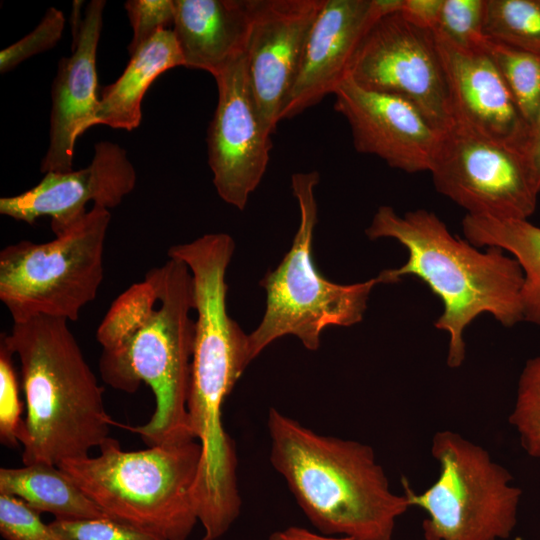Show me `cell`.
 I'll use <instances>...</instances> for the list:
<instances>
[{"mask_svg": "<svg viewBox=\"0 0 540 540\" xmlns=\"http://www.w3.org/2000/svg\"><path fill=\"white\" fill-rule=\"evenodd\" d=\"M192 309V274L183 261L169 258L114 300L96 332L103 348L102 380L126 393L145 383L154 394L150 420L125 426L148 447L196 440L187 413L195 336Z\"/></svg>", "mask_w": 540, "mask_h": 540, "instance_id": "cell-1", "label": "cell"}, {"mask_svg": "<svg viewBox=\"0 0 540 540\" xmlns=\"http://www.w3.org/2000/svg\"><path fill=\"white\" fill-rule=\"evenodd\" d=\"M365 233L370 240L395 239L408 252L401 267L380 272L385 284L412 275L442 301L443 312L434 325L449 335L450 368H458L464 362V332L479 315L489 313L506 327L524 320L523 271L517 260L502 249L489 247L479 251L452 235L444 222L424 209L401 216L391 206L382 205Z\"/></svg>", "mask_w": 540, "mask_h": 540, "instance_id": "cell-2", "label": "cell"}, {"mask_svg": "<svg viewBox=\"0 0 540 540\" xmlns=\"http://www.w3.org/2000/svg\"><path fill=\"white\" fill-rule=\"evenodd\" d=\"M270 462L320 534L354 540H391L410 507L391 491L373 448L318 434L270 408Z\"/></svg>", "mask_w": 540, "mask_h": 540, "instance_id": "cell-3", "label": "cell"}, {"mask_svg": "<svg viewBox=\"0 0 540 540\" xmlns=\"http://www.w3.org/2000/svg\"><path fill=\"white\" fill-rule=\"evenodd\" d=\"M62 318L38 315L13 322L1 340L20 361L26 416L19 443L24 465H58L89 455L115 422L107 414L103 387Z\"/></svg>", "mask_w": 540, "mask_h": 540, "instance_id": "cell-4", "label": "cell"}, {"mask_svg": "<svg viewBox=\"0 0 540 540\" xmlns=\"http://www.w3.org/2000/svg\"><path fill=\"white\" fill-rule=\"evenodd\" d=\"M200 457L197 440L123 451L108 437L99 455L57 466L109 519L166 540H187L198 522L193 488Z\"/></svg>", "mask_w": 540, "mask_h": 540, "instance_id": "cell-5", "label": "cell"}, {"mask_svg": "<svg viewBox=\"0 0 540 540\" xmlns=\"http://www.w3.org/2000/svg\"><path fill=\"white\" fill-rule=\"evenodd\" d=\"M317 171L291 177L300 209V222L292 246L278 267L260 281L266 291V308L260 324L248 335L252 362L268 345L287 335L316 351L320 335L330 326L350 327L362 321L373 288L385 284L381 274L364 282L337 284L326 279L314 263L312 242L318 221L314 188Z\"/></svg>", "mask_w": 540, "mask_h": 540, "instance_id": "cell-6", "label": "cell"}, {"mask_svg": "<svg viewBox=\"0 0 540 540\" xmlns=\"http://www.w3.org/2000/svg\"><path fill=\"white\" fill-rule=\"evenodd\" d=\"M111 220L93 205L49 242L23 240L0 252V300L13 322L45 315L74 322L103 280V255Z\"/></svg>", "mask_w": 540, "mask_h": 540, "instance_id": "cell-7", "label": "cell"}, {"mask_svg": "<svg viewBox=\"0 0 540 540\" xmlns=\"http://www.w3.org/2000/svg\"><path fill=\"white\" fill-rule=\"evenodd\" d=\"M431 454L439 466L437 480L415 493L403 479L410 506L423 509L425 540H502L517 522L522 491L511 485L509 471L481 446L460 434L437 432Z\"/></svg>", "mask_w": 540, "mask_h": 540, "instance_id": "cell-8", "label": "cell"}, {"mask_svg": "<svg viewBox=\"0 0 540 540\" xmlns=\"http://www.w3.org/2000/svg\"><path fill=\"white\" fill-rule=\"evenodd\" d=\"M430 173L437 191L467 215L527 220L537 206L522 152L457 125L444 131Z\"/></svg>", "mask_w": 540, "mask_h": 540, "instance_id": "cell-9", "label": "cell"}, {"mask_svg": "<svg viewBox=\"0 0 540 540\" xmlns=\"http://www.w3.org/2000/svg\"><path fill=\"white\" fill-rule=\"evenodd\" d=\"M347 77L365 89L411 102L440 131L453 125L435 35L409 22L400 11L379 18L370 27Z\"/></svg>", "mask_w": 540, "mask_h": 540, "instance_id": "cell-10", "label": "cell"}, {"mask_svg": "<svg viewBox=\"0 0 540 540\" xmlns=\"http://www.w3.org/2000/svg\"><path fill=\"white\" fill-rule=\"evenodd\" d=\"M214 79L218 99L207 134L208 163L219 197L242 211L266 172L272 134L252 94L245 54Z\"/></svg>", "mask_w": 540, "mask_h": 540, "instance_id": "cell-11", "label": "cell"}, {"mask_svg": "<svg viewBox=\"0 0 540 540\" xmlns=\"http://www.w3.org/2000/svg\"><path fill=\"white\" fill-rule=\"evenodd\" d=\"M334 109L349 124L356 151L375 155L407 173L431 171L444 131L411 102L365 89L347 77Z\"/></svg>", "mask_w": 540, "mask_h": 540, "instance_id": "cell-12", "label": "cell"}, {"mask_svg": "<svg viewBox=\"0 0 540 540\" xmlns=\"http://www.w3.org/2000/svg\"><path fill=\"white\" fill-rule=\"evenodd\" d=\"M324 0H255L245 61L258 111L273 134Z\"/></svg>", "mask_w": 540, "mask_h": 540, "instance_id": "cell-13", "label": "cell"}, {"mask_svg": "<svg viewBox=\"0 0 540 540\" xmlns=\"http://www.w3.org/2000/svg\"><path fill=\"white\" fill-rule=\"evenodd\" d=\"M402 0H324L309 33L299 69L280 114L297 116L334 94L370 27L400 11Z\"/></svg>", "mask_w": 540, "mask_h": 540, "instance_id": "cell-14", "label": "cell"}, {"mask_svg": "<svg viewBox=\"0 0 540 540\" xmlns=\"http://www.w3.org/2000/svg\"><path fill=\"white\" fill-rule=\"evenodd\" d=\"M135 184L136 171L126 150L116 143L100 141L87 167L46 173L29 190L0 198V214L28 224L48 216L56 235L80 219L89 202L108 210L115 208Z\"/></svg>", "mask_w": 540, "mask_h": 540, "instance_id": "cell-15", "label": "cell"}, {"mask_svg": "<svg viewBox=\"0 0 540 540\" xmlns=\"http://www.w3.org/2000/svg\"><path fill=\"white\" fill-rule=\"evenodd\" d=\"M104 0H92L76 27L72 53L63 57L51 86L49 145L41 161L42 173L72 171L77 138L96 115V55L102 29Z\"/></svg>", "mask_w": 540, "mask_h": 540, "instance_id": "cell-16", "label": "cell"}, {"mask_svg": "<svg viewBox=\"0 0 540 540\" xmlns=\"http://www.w3.org/2000/svg\"><path fill=\"white\" fill-rule=\"evenodd\" d=\"M434 35L453 125L521 151L528 125L491 57L482 48L462 49Z\"/></svg>", "mask_w": 540, "mask_h": 540, "instance_id": "cell-17", "label": "cell"}, {"mask_svg": "<svg viewBox=\"0 0 540 540\" xmlns=\"http://www.w3.org/2000/svg\"><path fill=\"white\" fill-rule=\"evenodd\" d=\"M184 67L213 77L245 54L255 0H173Z\"/></svg>", "mask_w": 540, "mask_h": 540, "instance_id": "cell-18", "label": "cell"}, {"mask_svg": "<svg viewBox=\"0 0 540 540\" xmlns=\"http://www.w3.org/2000/svg\"><path fill=\"white\" fill-rule=\"evenodd\" d=\"M178 66H184V60L173 30L158 32L130 55L121 76L102 89L92 126L127 131L137 128L146 91L162 73Z\"/></svg>", "mask_w": 540, "mask_h": 540, "instance_id": "cell-19", "label": "cell"}, {"mask_svg": "<svg viewBox=\"0 0 540 540\" xmlns=\"http://www.w3.org/2000/svg\"><path fill=\"white\" fill-rule=\"evenodd\" d=\"M0 494L15 496L58 520L108 518L58 466L43 462L0 469Z\"/></svg>", "mask_w": 540, "mask_h": 540, "instance_id": "cell-20", "label": "cell"}, {"mask_svg": "<svg viewBox=\"0 0 540 540\" xmlns=\"http://www.w3.org/2000/svg\"><path fill=\"white\" fill-rule=\"evenodd\" d=\"M463 233L475 247H498L519 263L524 320L540 326V227L528 220L465 215Z\"/></svg>", "mask_w": 540, "mask_h": 540, "instance_id": "cell-21", "label": "cell"}, {"mask_svg": "<svg viewBox=\"0 0 540 540\" xmlns=\"http://www.w3.org/2000/svg\"><path fill=\"white\" fill-rule=\"evenodd\" d=\"M481 48L495 63L520 115L529 126L540 107V56L487 37Z\"/></svg>", "mask_w": 540, "mask_h": 540, "instance_id": "cell-22", "label": "cell"}, {"mask_svg": "<svg viewBox=\"0 0 540 540\" xmlns=\"http://www.w3.org/2000/svg\"><path fill=\"white\" fill-rule=\"evenodd\" d=\"M483 34L540 56V0H486Z\"/></svg>", "mask_w": 540, "mask_h": 540, "instance_id": "cell-23", "label": "cell"}, {"mask_svg": "<svg viewBox=\"0 0 540 540\" xmlns=\"http://www.w3.org/2000/svg\"><path fill=\"white\" fill-rule=\"evenodd\" d=\"M509 422L528 455L540 458V356L529 359L520 374Z\"/></svg>", "mask_w": 540, "mask_h": 540, "instance_id": "cell-24", "label": "cell"}, {"mask_svg": "<svg viewBox=\"0 0 540 540\" xmlns=\"http://www.w3.org/2000/svg\"><path fill=\"white\" fill-rule=\"evenodd\" d=\"M486 0H443L434 34L462 49H479L485 38Z\"/></svg>", "mask_w": 540, "mask_h": 540, "instance_id": "cell-25", "label": "cell"}, {"mask_svg": "<svg viewBox=\"0 0 540 540\" xmlns=\"http://www.w3.org/2000/svg\"><path fill=\"white\" fill-rule=\"evenodd\" d=\"M64 26L63 12L55 7L48 8L30 33L0 52L1 73L11 71L26 59L54 47L62 37Z\"/></svg>", "mask_w": 540, "mask_h": 540, "instance_id": "cell-26", "label": "cell"}, {"mask_svg": "<svg viewBox=\"0 0 540 540\" xmlns=\"http://www.w3.org/2000/svg\"><path fill=\"white\" fill-rule=\"evenodd\" d=\"M14 354L0 340V441L14 448L19 444L23 404L19 399V383L13 364Z\"/></svg>", "mask_w": 540, "mask_h": 540, "instance_id": "cell-27", "label": "cell"}, {"mask_svg": "<svg viewBox=\"0 0 540 540\" xmlns=\"http://www.w3.org/2000/svg\"><path fill=\"white\" fill-rule=\"evenodd\" d=\"M0 533L5 540H63L23 500L0 494Z\"/></svg>", "mask_w": 540, "mask_h": 540, "instance_id": "cell-28", "label": "cell"}, {"mask_svg": "<svg viewBox=\"0 0 540 540\" xmlns=\"http://www.w3.org/2000/svg\"><path fill=\"white\" fill-rule=\"evenodd\" d=\"M49 524L63 540H166L153 533L109 518L54 519Z\"/></svg>", "mask_w": 540, "mask_h": 540, "instance_id": "cell-29", "label": "cell"}, {"mask_svg": "<svg viewBox=\"0 0 540 540\" xmlns=\"http://www.w3.org/2000/svg\"><path fill=\"white\" fill-rule=\"evenodd\" d=\"M131 27L129 54L152 39L158 32L173 25V0H128L124 4Z\"/></svg>", "mask_w": 540, "mask_h": 540, "instance_id": "cell-30", "label": "cell"}, {"mask_svg": "<svg viewBox=\"0 0 540 540\" xmlns=\"http://www.w3.org/2000/svg\"><path fill=\"white\" fill-rule=\"evenodd\" d=\"M443 0H403L400 12L412 24L433 31Z\"/></svg>", "mask_w": 540, "mask_h": 540, "instance_id": "cell-31", "label": "cell"}, {"mask_svg": "<svg viewBox=\"0 0 540 540\" xmlns=\"http://www.w3.org/2000/svg\"><path fill=\"white\" fill-rule=\"evenodd\" d=\"M521 152L540 193V107L533 122L527 128Z\"/></svg>", "mask_w": 540, "mask_h": 540, "instance_id": "cell-32", "label": "cell"}, {"mask_svg": "<svg viewBox=\"0 0 540 540\" xmlns=\"http://www.w3.org/2000/svg\"><path fill=\"white\" fill-rule=\"evenodd\" d=\"M268 540H354L345 536H327L309 529L290 526L273 532Z\"/></svg>", "mask_w": 540, "mask_h": 540, "instance_id": "cell-33", "label": "cell"}]
</instances>
